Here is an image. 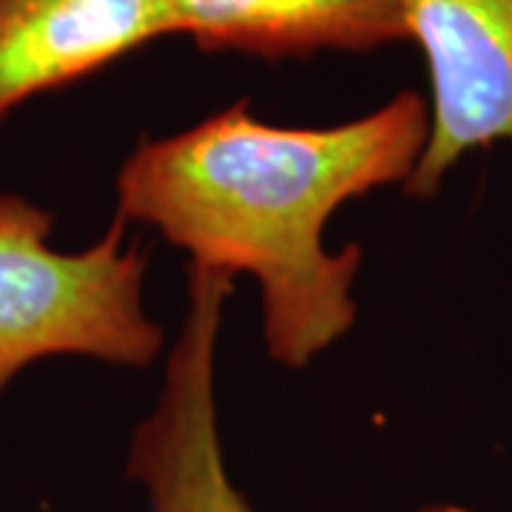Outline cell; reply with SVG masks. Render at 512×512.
Wrapping results in <instances>:
<instances>
[{"instance_id": "1", "label": "cell", "mask_w": 512, "mask_h": 512, "mask_svg": "<svg viewBox=\"0 0 512 512\" xmlns=\"http://www.w3.org/2000/svg\"><path fill=\"white\" fill-rule=\"evenodd\" d=\"M427 131V97L413 89L319 128L265 123L237 100L134 148L114 180V220L154 228L194 268L251 276L268 356L302 370L359 316L362 248L330 251V217L376 188H404Z\"/></svg>"}, {"instance_id": "2", "label": "cell", "mask_w": 512, "mask_h": 512, "mask_svg": "<svg viewBox=\"0 0 512 512\" xmlns=\"http://www.w3.org/2000/svg\"><path fill=\"white\" fill-rule=\"evenodd\" d=\"M55 214L0 191V396L26 367L86 356L143 370L165 333L143 299L148 256L123 222L80 251L49 245Z\"/></svg>"}, {"instance_id": "3", "label": "cell", "mask_w": 512, "mask_h": 512, "mask_svg": "<svg viewBox=\"0 0 512 512\" xmlns=\"http://www.w3.org/2000/svg\"><path fill=\"white\" fill-rule=\"evenodd\" d=\"M231 291V276L188 265V302L163 387L126 456L148 512H254L228 473L217 410V350Z\"/></svg>"}, {"instance_id": "4", "label": "cell", "mask_w": 512, "mask_h": 512, "mask_svg": "<svg viewBox=\"0 0 512 512\" xmlns=\"http://www.w3.org/2000/svg\"><path fill=\"white\" fill-rule=\"evenodd\" d=\"M430 77V131L404 194L430 200L470 151L512 143V0H399Z\"/></svg>"}, {"instance_id": "5", "label": "cell", "mask_w": 512, "mask_h": 512, "mask_svg": "<svg viewBox=\"0 0 512 512\" xmlns=\"http://www.w3.org/2000/svg\"><path fill=\"white\" fill-rule=\"evenodd\" d=\"M165 35L160 0H0V128Z\"/></svg>"}, {"instance_id": "6", "label": "cell", "mask_w": 512, "mask_h": 512, "mask_svg": "<svg viewBox=\"0 0 512 512\" xmlns=\"http://www.w3.org/2000/svg\"><path fill=\"white\" fill-rule=\"evenodd\" d=\"M168 32L202 52L285 60L407 40L399 0H160Z\"/></svg>"}, {"instance_id": "7", "label": "cell", "mask_w": 512, "mask_h": 512, "mask_svg": "<svg viewBox=\"0 0 512 512\" xmlns=\"http://www.w3.org/2000/svg\"><path fill=\"white\" fill-rule=\"evenodd\" d=\"M421 512H473L467 507H458V504H436V507H424Z\"/></svg>"}]
</instances>
